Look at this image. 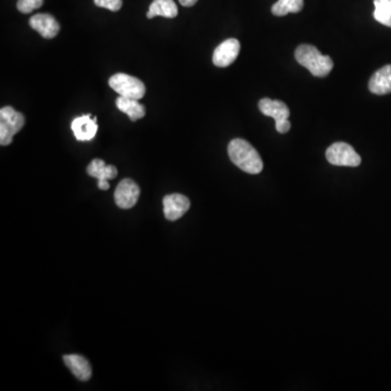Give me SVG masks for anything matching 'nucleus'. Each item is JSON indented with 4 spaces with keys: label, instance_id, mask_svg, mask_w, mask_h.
Segmentation results:
<instances>
[{
    "label": "nucleus",
    "instance_id": "1",
    "mask_svg": "<svg viewBox=\"0 0 391 391\" xmlns=\"http://www.w3.org/2000/svg\"><path fill=\"white\" fill-rule=\"evenodd\" d=\"M228 151L230 161L245 173L259 174L263 170V161L258 151L245 139H233Z\"/></svg>",
    "mask_w": 391,
    "mask_h": 391
},
{
    "label": "nucleus",
    "instance_id": "2",
    "mask_svg": "<svg viewBox=\"0 0 391 391\" xmlns=\"http://www.w3.org/2000/svg\"><path fill=\"white\" fill-rule=\"evenodd\" d=\"M294 57L298 63L307 68L314 77H324L330 74L334 68V62L328 56H323L317 47L312 45H301L296 49Z\"/></svg>",
    "mask_w": 391,
    "mask_h": 391
},
{
    "label": "nucleus",
    "instance_id": "3",
    "mask_svg": "<svg viewBox=\"0 0 391 391\" xmlns=\"http://www.w3.org/2000/svg\"><path fill=\"white\" fill-rule=\"evenodd\" d=\"M26 119L22 113L12 107H3L0 110V145L8 146L12 143L13 136L23 128Z\"/></svg>",
    "mask_w": 391,
    "mask_h": 391
},
{
    "label": "nucleus",
    "instance_id": "4",
    "mask_svg": "<svg viewBox=\"0 0 391 391\" xmlns=\"http://www.w3.org/2000/svg\"><path fill=\"white\" fill-rule=\"evenodd\" d=\"M109 85L122 97L139 100L146 94V87L141 79L124 73H118L111 77Z\"/></svg>",
    "mask_w": 391,
    "mask_h": 391
},
{
    "label": "nucleus",
    "instance_id": "5",
    "mask_svg": "<svg viewBox=\"0 0 391 391\" xmlns=\"http://www.w3.org/2000/svg\"><path fill=\"white\" fill-rule=\"evenodd\" d=\"M326 158L332 166L356 168L361 164V157L345 143H332L326 150Z\"/></svg>",
    "mask_w": 391,
    "mask_h": 391
},
{
    "label": "nucleus",
    "instance_id": "6",
    "mask_svg": "<svg viewBox=\"0 0 391 391\" xmlns=\"http://www.w3.org/2000/svg\"><path fill=\"white\" fill-rule=\"evenodd\" d=\"M139 194H141V190L133 179H122L119 183L118 187L115 188V203L121 209H130L139 201Z\"/></svg>",
    "mask_w": 391,
    "mask_h": 391
},
{
    "label": "nucleus",
    "instance_id": "7",
    "mask_svg": "<svg viewBox=\"0 0 391 391\" xmlns=\"http://www.w3.org/2000/svg\"><path fill=\"white\" fill-rule=\"evenodd\" d=\"M241 52V43L235 39H226L215 49L212 61L219 68H226L234 63Z\"/></svg>",
    "mask_w": 391,
    "mask_h": 391
},
{
    "label": "nucleus",
    "instance_id": "8",
    "mask_svg": "<svg viewBox=\"0 0 391 391\" xmlns=\"http://www.w3.org/2000/svg\"><path fill=\"white\" fill-rule=\"evenodd\" d=\"M190 208V199L184 194H172L163 198L164 217L171 222L181 219Z\"/></svg>",
    "mask_w": 391,
    "mask_h": 391
},
{
    "label": "nucleus",
    "instance_id": "9",
    "mask_svg": "<svg viewBox=\"0 0 391 391\" xmlns=\"http://www.w3.org/2000/svg\"><path fill=\"white\" fill-rule=\"evenodd\" d=\"M30 26L41 34L43 39H50L59 33L60 26L58 21L47 13H39L30 19Z\"/></svg>",
    "mask_w": 391,
    "mask_h": 391
},
{
    "label": "nucleus",
    "instance_id": "10",
    "mask_svg": "<svg viewBox=\"0 0 391 391\" xmlns=\"http://www.w3.org/2000/svg\"><path fill=\"white\" fill-rule=\"evenodd\" d=\"M72 130L77 141H92L97 134V121L92 119V114L82 115L72 122Z\"/></svg>",
    "mask_w": 391,
    "mask_h": 391
},
{
    "label": "nucleus",
    "instance_id": "11",
    "mask_svg": "<svg viewBox=\"0 0 391 391\" xmlns=\"http://www.w3.org/2000/svg\"><path fill=\"white\" fill-rule=\"evenodd\" d=\"M259 109L266 117H271L275 120V124L288 120L290 111L286 103L281 100H271L270 98H263L259 103Z\"/></svg>",
    "mask_w": 391,
    "mask_h": 391
},
{
    "label": "nucleus",
    "instance_id": "12",
    "mask_svg": "<svg viewBox=\"0 0 391 391\" xmlns=\"http://www.w3.org/2000/svg\"><path fill=\"white\" fill-rule=\"evenodd\" d=\"M63 362L79 381H86L92 377V366L85 357L79 354H67L63 357Z\"/></svg>",
    "mask_w": 391,
    "mask_h": 391
},
{
    "label": "nucleus",
    "instance_id": "13",
    "mask_svg": "<svg viewBox=\"0 0 391 391\" xmlns=\"http://www.w3.org/2000/svg\"><path fill=\"white\" fill-rule=\"evenodd\" d=\"M368 88L375 95H386L391 92V64L376 72L370 79Z\"/></svg>",
    "mask_w": 391,
    "mask_h": 391
},
{
    "label": "nucleus",
    "instance_id": "14",
    "mask_svg": "<svg viewBox=\"0 0 391 391\" xmlns=\"http://www.w3.org/2000/svg\"><path fill=\"white\" fill-rule=\"evenodd\" d=\"M115 105L118 107L119 110L128 114L130 120L133 121V122L139 120V119H143L146 114L145 107L139 103L137 99L120 96L115 101Z\"/></svg>",
    "mask_w": 391,
    "mask_h": 391
},
{
    "label": "nucleus",
    "instance_id": "15",
    "mask_svg": "<svg viewBox=\"0 0 391 391\" xmlns=\"http://www.w3.org/2000/svg\"><path fill=\"white\" fill-rule=\"evenodd\" d=\"M177 13H179V9L173 0H154L149 7L147 18L163 17V18L173 19L177 16Z\"/></svg>",
    "mask_w": 391,
    "mask_h": 391
},
{
    "label": "nucleus",
    "instance_id": "16",
    "mask_svg": "<svg viewBox=\"0 0 391 391\" xmlns=\"http://www.w3.org/2000/svg\"><path fill=\"white\" fill-rule=\"evenodd\" d=\"M87 173L90 177L100 179H114L118 177V169L114 166H107L101 159H94L87 166Z\"/></svg>",
    "mask_w": 391,
    "mask_h": 391
},
{
    "label": "nucleus",
    "instance_id": "17",
    "mask_svg": "<svg viewBox=\"0 0 391 391\" xmlns=\"http://www.w3.org/2000/svg\"><path fill=\"white\" fill-rule=\"evenodd\" d=\"M303 8V0H279L272 7L274 16L284 17L288 13H298Z\"/></svg>",
    "mask_w": 391,
    "mask_h": 391
},
{
    "label": "nucleus",
    "instance_id": "18",
    "mask_svg": "<svg viewBox=\"0 0 391 391\" xmlns=\"http://www.w3.org/2000/svg\"><path fill=\"white\" fill-rule=\"evenodd\" d=\"M374 18L383 26L391 28V0H374Z\"/></svg>",
    "mask_w": 391,
    "mask_h": 391
},
{
    "label": "nucleus",
    "instance_id": "19",
    "mask_svg": "<svg viewBox=\"0 0 391 391\" xmlns=\"http://www.w3.org/2000/svg\"><path fill=\"white\" fill-rule=\"evenodd\" d=\"M43 0H18L17 8L22 13H31L36 9L41 8Z\"/></svg>",
    "mask_w": 391,
    "mask_h": 391
},
{
    "label": "nucleus",
    "instance_id": "20",
    "mask_svg": "<svg viewBox=\"0 0 391 391\" xmlns=\"http://www.w3.org/2000/svg\"><path fill=\"white\" fill-rule=\"evenodd\" d=\"M94 1L97 7L108 9L113 12L120 10L123 5V0H94Z\"/></svg>",
    "mask_w": 391,
    "mask_h": 391
},
{
    "label": "nucleus",
    "instance_id": "21",
    "mask_svg": "<svg viewBox=\"0 0 391 391\" xmlns=\"http://www.w3.org/2000/svg\"><path fill=\"white\" fill-rule=\"evenodd\" d=\"M292 128V124L289 122V120L283 121V122L277 123V130L279 133L285 134L288 132Z\"/></svg>",
    "mask_w": 391,
    "mask_h": 391
},
{
    "label": "nucleus",
    "instance_id": "22",
    "mask_svg": "<svg viewBox=\"0 0 391 391\" xmlns=\"http://www.w3.org/2000/svg\"><path fill=\"white\" fill-rule=\"evenodd\" d=\"M98 188L101 190H108L110 188V184L107 179H100V181H98Z\"/></svg>",
    "mask_w": 391,
    "mask_h": 391
},
{
    "label": "nucleus",
    "instance_id": "23",
    "mask_svg": "<svg viewBox=\"0 0 391 391\" xmlns=\"http://www.w3.org/2000/svg\"><path fill=\"white\" fill-rule=\"evenodd\" d=\"M179 1L184 7H192L197 3L198 0H179Z\"/></svg>",
    "mask_w": 391,
    "mask_h": 391
}]
</instances>
